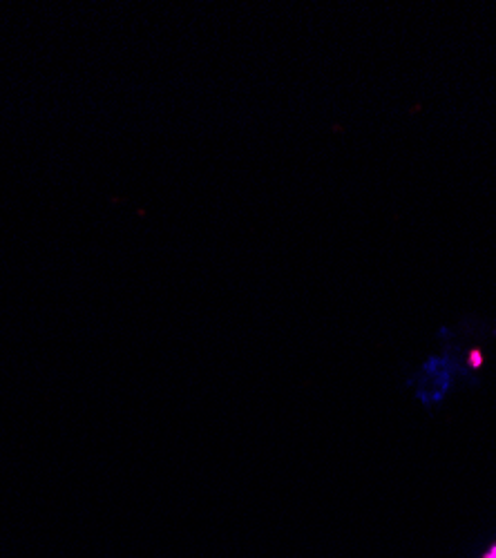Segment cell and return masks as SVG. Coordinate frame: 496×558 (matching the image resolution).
I'll use <instances>...</instances> for the list:
<instances>
[{
	"mask_svg": "<svg viewBox=\"0 0 496 558\" xmlns=\"http://www.w3.org/2000/svg\"><path fill=\"white\" fill-rule=\"evenodd\" d=\"M481 558H496V543H494L492 547H487V549L481 554Z\"/></svg>",
	"mask_w": 496,
	"mask_h": 558,
	"instance_id": "obj_1",
	"label": "cell"
}]
</instances>
